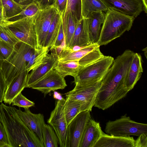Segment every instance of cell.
Here are the masks:
<instances>
[{
    "instance_id": "cell-1",
    "label": "cell",
    "mask_w": 147,
    "mask_h": 147,
    "mask_svg": "<svg viewBox=\"0 0 147 147\" xmlns=\"http://www.w3.org/2000/svg\"><path fill=\"white\" fill-rule=\"evenodd\" d=\"M134 53L127 50L114 60L102 79L94 106L104 110L126 95L125 81Z\"/></svg>"
},
{
    "instance_id": "cell-2",
    "label": "cell",
    "mask_w": 147,
    "mask_h": 147,
    "mask_svg": "<svg viewBox=\"0 0 147 147\" xmlns=\"http://www.w3.org/2000/svg\"><path fill=\"white\" fill-rule=\"evenodd\" d=\"M0 121L5 130L9 147H44L36 134L19 117L15 107L1 103Z\"/></svg>"
},
{
    "instance_id": "cell-3",
    "label": "cell",
    "mask_w": 147,
    "mask_h": 147,
    "mask_svg": "<svg viewBox=\"0 0 147 147\" xmlns=\"http://www.w3.org/2000/svg\"><path fill=\"white\" fill-rule=\"evenodd\" d=\"M135 18L109 9L105 13L99 40L100 46L106 45L131 28Z\"/></svg>"
},
{
    "instance_id": "cell-4",
    "label": "cell",
    "mask_w": 147,
    "mask_h": 147,
    "mask_svg": "<svg viewBox=\"0 0 147 147\" xmlns=\"http://www.w3.org/2000/svg\"><path fill=\"white\" fill-rule=\"evenodd\" d=\"M17 50L1 67L7 87L21 73L26 70V67L36 49L27 44L20 41L17 43Z\"/></svg>"
},
{
    "instance_id": "cell-5",
    "label": "cell",
    "mask_w": 147,
    "mask_h": 147,
    "mask_svg": "<svg viewBox=\"0 0 147 147\" xmlns=\"http://www.w3.org/2000/svg\"><path fill=\"white\" fill-rule=\"evenodd\" d=\"M102 80L89 83L77 82L72 90L65 93L66 98L79 103L81 111L91 112L94 106Z\"/></svg>"
},
{
    "instance_id": "cell-6",
    "label": "cell",
    "mask_w": 147,
    "mask_h": 147,
    "mask_svg": "<svg viewBox=\"0 0 147 147\" xmlns=\"http://www.w3.org/2000/svg\"><path fill=\"white\" fill-rule=\"evenodd\" d=\"M105 131L108 134L114 136H138L142 133L147 134V124L133 121L125 114L120 118L107 122Z\"/></svg>"
},
{
    "instance_id": "cell-7",
    "label": "cell",
    "mask_w": 147,
    "mask_h": 147,
    "mask_svg": "<svg viewBox=\"0 0 147 147\" xmlns=\"http://www.w3.org/2000/svg\"><path fill=\"white\" fill-rule=\"evenodd\" d=\"M114 59L110 56H104L94 63L83 67L74 77V82L89 83L102 80L111 66Z\"/></svg>"
},
{
    "instance_id": "cell-8",
    "label": "cell",
    "mask_w": 147,
    "mask_h": 147,
    "mask_svg": "<svg viewBox=\"0 0 147 147\" xmlns=\"http://www.w3.org/2000/svg\"><path fill=\"white\" fill-rule=\"evenodd\" d=\"M6 25L19 40L37 48V38L35 28L34 16L27 17L14 21H6Z\"/></svg>"
},
{
    "instance_id": "cell-9",
    "label": "cell",
    "mask_w": 147,
    "mask_h": 147,
    "mask_svg": "<svg viewBox=\"0 0 147 147\" xmlns=\"http://www.w3.org/2000/svg\"><path fill=\"white\" fill-rule=\"evenodd\" d=\"M65 100L64 98L56 102L55 108L47 121L55 131L60 147H67V126L64 111Z\"/></svg>"
},
{
    "instance_id": "cell-10",
    "label": "cell",
    "mask_w": 147,
    "mask_h": 147,
    "mask_svg": "<svg viewBox=\"0 0 147 147\" xmlns=\"http://www.w3.org/2000/svg\"><path fill=\"white\" fill-rule=\"evenodd\" d=\"M58 12L53 5L40 10L34 16L37 38V48L43 47L51 24Z\"/></svg>"
},
{
    "instance_id": "cell-11",
    "label": "cell",
    "mask_w": 147,
    "mask_h": 147,
    "mask_svg": "<svg viewBox=\"0 0 147 147\" xmlns=\"http://www.w3.org/2000/svg\"><path fill=\"white\" fill-rule=\"evenodd\" d=\"M90 111L78 114L67 127V147H79L87 124L91 118Z\"/></svg>"
},
{
    "instance_id": "cell-12",
    "label": "cell",
    "mask_w": 147,
    "mask_h": 147,
    "mask_svg": "<svg viewBox=\"0 0 147 147\" xmlns=\"http://www.w3.org/2000/svg\"><path fill=\"white\" fill-rule=\"evenodd\" d=\"M67 86L64 78L53 69L35 83L31 88L41 92L45 97L52 91L63 90Z\"/></svg>"
},
{
    "instance_id": "cell-13",
    "label": "cell",
    "mask_w": 147,
    "mask_h": 147,
    "mask_svg": "<svg viewBox=\"0 0 147 147\" xmlns=\"http://www.w3.org/2000/svg\"><path fill=\"white\" fill-rule=\"evenodd\" d=\"M51 51V53L48 54L42 62L28 74L26 88H31L35 83L54 69L58 61V56L55 49Z\"/></svg>"
},
{
    "instance_id": "cell-14",
    "label": "cell",
    "mask_w": 147,
    "mask_h": 147,
    "mask_svg": "<svg viewBox=\"0 0 147 147\" xmlns=\"http://www.w3.org/2000/svg\"><path fill=\"white\" fill-rule=\"evenodd\" d=\"M109 9L134 17L143 11L141 0H101Z\"/></svg>"
},
{
    "instance_id": "cell-15",
    "label": "cell",
    "mask_w": 147,
    "mask_h": 147,
    "mask_svg": "<svg viewBox=\"0 0 147 147\" xmlns=\"http://www.w3.org/2000/svg\"><path fill=\"white\" fill-rule=\"evenodd\" d=\"M15 110L21 119L30 129L36 134L43 144L42 129L45 123L43 114L32 113L29 108L24 109V111H23L20 108L17 109L15 108Z\"/></svg>"
},
{
    "instance_id": "cell-16",
    "label": "cell",
    "mask_w": 147,
    "mask_h": 147,
    "mask_svg": "<svg viewBox=\"0 0 147 147\" xmlns=\"http://www.w3.org/2000/svg\"><path fill=\"white\" fill-rule=\"evenodd\" d=\"M103 133L99 123L91 118L87 124L79 147H94Z\"/></svg>"
},
{
    "instance_id": "cell-17",
    "label": "cell",
    "mask_w": 147,
    "mask_h": 147,
    "mask_svg": "<svg viewBox=\"0 0 147 147\" xmlns=\"http://www.w3.org/2000/svg\"><path fill=\"white\" fill-rule=\"evenodd\" d=\"M105 13L100 11L93 12L87 18L89 38L92 44L97 43L98 42Z\"/></svg>"
},
{
    "instance_id": "cell-18",
    "label": "cell",
    "mask_w": 147,
    "mask_h": 147,
    "mask_svg": "<svg viewBox=\"0 0 147 147\" xmlns=\"http://www.w3.org/2000/svg\"><path fill=\"white\" fill-rule=\"evenodd\" d=\"M135 142L130 136L109 135L104 133L94 147H134Z\"/></svg>"
},
{
    "instance_id": "cell-19",
    "label": "cell",
    "mask_w": 147,
    "mask_h": 147,
    "mask_svg": "<svg viewBox=\"0 0 147 147\" xmlns=\"http://www.w3.org/2000/svg\"><path fill=\"white\" fill-rule=\"evenodd\" d=\"M29 72L26 70L17 76L7 87L3 101L10 105L13 98L26 88Z\"/></svg>"
},
{
    "instance_id": "cell-20",
    "label": "cell",
    "mask_w": 147,
    "mask_h": 147,
    "mask_svg": "<svg viewBox=\"0 0 147 147\" xmlns=\"http://www.w3.org/2000/svg\"><path fill=\"white\" fill-rule=\"evenodd\" d=\"M143 72L141 56L135 53L125 81V88L128 92L134 88Z\"/></svg>"
},
{
    "instance_id": "cell-21",
    "label": "cell",
    "mask_w": 147,
    "mask_h": 147,
    "mask_svg": "<svg viewBox=\"0 0 147 147\" xmlns=\"http://www.w3.org/2000/svg\"><path fill=\"white\" fill-rule=\"evenodd\" d=\"M89 38L87 18H83L79 22L73 35L69 47H85L91 45Z\"/></svg>"
},
{
    "instance_id": "cell-22",
    "label": "cell",
    "mask_w": 147,
    "mask_h": 147,
    "mask_svg": "<svg viewBox=\"0 0 147 147\" xmlns=\"http://www.w3.org/2000/svg\"><path fill=\"white\" fill-rule=\"evenodd\" d=\"M61 17L65 47H69L73 35L80 21L74 16L69 10L66 11Z\"/></svg>"
},
{
    "instance_id": "cell-23",
    "label": "cell",
    "mask_w": 147,
    "mask_h": 147,
    "mask_svg": "<svg viewBox=\"0 0 147 147\" xmlns=\"http://www.w3.org/2000/svg\"><path fill=\"white\" fill-rule=\"evenodd\" d=\"M99 45L97 43L92 44L76 51H73L68 47H64L58 55V61L62 62L70 61H79Z\"/></svg>"
},
{
    "instance_id": "cell-24",
    "label": "cell",
    "mask_w": 147,
    "mask_h": 147,
    "mask_svg": "<svg viewBox=\"0 0 147 147\" xmlns=\"http://www.w3.org/2000/svg\"><path fill=\"white\" fill-rule=\"evenodd\" d=\"M83 67L79 64V61H58L54 69L64 78L67 76H71L74 78Z\"/></svg>"
},
{
    "instance_id": "cell-25",
    "label": "cell",
    "mask_w": 147,
    "mask_h": 147,
    "mask_svg": "<svg viewBox=\"0 0 147 147\" xmlns=\"http://www.w3.org/2000/svg\"><path fill=\"white\" fill-rule=\"evenodd\" d=\"M61 21V16L58 12L51 22L44 44L43 47H47L50 51L56 41Z\"/></svg>"
},
{
    "instance_id": "cell-26",
    "label": "cell",
    "mask_w": 147,
    "mask_h": 147,
    "mask_svg": "<svg viewBox=\"0 0 147 147\" xmlns=\"http://www.w3.org/2000/svg\"><path fill=\"white\" fill-rule=\"evenodd\" d=\"M109 9L101 0H82L83 18H88L93 12L102 11L106 13Z\"/></svg>"
},
{
    "instance_id": "cell-27",
    "label": "cell",
    "mask_w": 147,
    "mask_h": 147,
    "mask_svg": "<svg viewBox=\"0 0 147 147\" xmlns=\"http://www.w3.org/2000/svg\"><path fill=\"white\" fill-rule=\"evenodd\" d=\"M64 111L67 127L72 120L81 112L80 105L78 102L66 97Z\"/></svg>"
},
{
    "instance_id": "cell-28",
    "label": "cell",
    "mask_w": 147,
    "mask_h": 147,
    "mask_svg": "<svg viewBox=\"0 0 147 147\" xmlns=\"http://www.w3.org/2000/svg\"><path fill=\"white\" fill-rule=\"evenodd\" d=\"M42 136L44 147H58L59 141L58 137L52 127L46 123L42 129Z\"/></svg>"
},
{
    "instance_id": "cell-29",
    "label": "cell",
    "mask_w": 147,
    "mask_h": 147,
    "mask_svg": "<svg viewBox=\"0 0 147 147\" xmlns=\"http://www.w3.org/2000/svg\"><path fill=\"white\" fill-rule=\"evenodd\" d=\"M1 0L2 6L5 11L6 21L19 14L24 9L27 4L22 5L14 0Z\"/></svg>"
},
{
    "instance_id": "cell-30",
    "label": "cell",
    "mask_w": 147,
    "mask_h": 147,
    "mask_svg": "<svg viewBox=\"0 0 147 147\" xmlns=\"http://www.w3.org/2000/svg\"><path fill=\"white\" fill-rule=\"evenodd\" d=\"M49 51L47 47H45L36 49L27 65L26 70L29 72L39 65L43 61Z\"/></svg>"
},
{
    "instance_id": "cell-31",
    "label": "cell",
    "mask_w": 147,
    "mask_h": 147,
    "mask_svg": "<svg viewBox=\"0 0 147 147\" xmlns=\"http://www.w3.org/2000/svg\"><path fill=\"white\" fill-rule=\"evenodd\" d=\"M40 10L38 5L32 1L27 4L24 9L19 14L7 21H14L24 18L32 17L37 14Z\"/></svg>"
},
{
    "instance_id": "cell-32",
    "label": "cell",
    "mask_w": 147,
    "mask_h": 147,
    "mask_svg": "<svg viewBox=\"0 0 147 147\" xmlns=\"http://www.w3.org/2000/svg\"><path fill=\"white\" fill-rule=\"evenodd\" d=\"M100 46L96 47L79 61V64L85 66L92 63L104 57L100 49Z\"/></svg>"
},
{
    "instance_id": "cell-33",
    "label": "cell",
    "mask_w": 147,
    "mask_h": 147,
    "mask_svg": "<svg viewBox=\"0 0 147 147\" xmlns=\"http://www.w3.org/2000/svg\"><path fill=\"white\" fill-rule=\"evenodd\" d=\"M17 44L15 45H11L0 40V69L3 63L8 60L17 51Z\"/></svg>"
},
{
    "instance_id": "cell-34",
    "label": "cell",
    "mask_w": 147,
    "mask_h": 147,
    "mask_svg": "<svg viewBox=\"0 0 147 147\" xmlns=\"http://www.w3.org/2000/svg\"><path fill=\"white\" fill-rule=\"evenodd\" d=\"M0 40L12 45H15L20 41L4 24L0 25Z\"/></svg>"
},
{
    "instance_id": "cell-35",
    "label": "cell",
    "mask_w": 147,
    "mask_h": 147,
    "mask_svg": "<svg viewBox=\"0 0 147 147\" xmlns=\"http://www.w3.org/2000/svg\"><path fill=\"white\" fill-rule=\"evenodd\" d=\"M68 10L78 21H80L83 18L82 0H67L65 11Z\"/></svg>"
},
{
    "instance_id": "cell-36",
    "label": "cell",
    "mask_w": 147,
    "mask_h": 147,
    "mask_svg": "<svg viewBox=\"0 0 147 147\" xmlns=\"http://www.w3.org/2000/svg\"><path fill=\"white\" fill-rule=\"evenodd\" d=\"M11 104L12 106H16L19 108L27 109L34 106L35 103L28 100L20 92L13 98Z\"/></svg>"
},
{
    "instance_id": "cell-37",
    "label": "cell",
    "mask_w": 147,
    "mask_h": 147,
    "mask_svg": "<svg viewBox=\"0 0 147 147\" xmlns=\"http://www.w3.org/2000/svg\"><path fill=\"white\" fill-rule=\"evenodd\" d=\"M67 0H55L53 5L58 13L61 16L65 11Z\"/></svg>"
},
{
    "instance_id": "cell-38",
    "label": "cell",
    "mask_w": 147,
    "mask_h": 147,
    "mask_svg": "<svg viewBox=\"0 0 147 147\" xmlns=\"http://www.w3.org/2000/svg\"><path fill=\"white\" fill-rule=\"evenodd\" d=\"M0 147H9L7 135L4 128L0 121Z\"/></svg>"
},
{
    "instance_id": "cell-39",
    "label": "cell",
    "mask_w": 147,
    "mask_h": 147,
    "mask_svg": "<svg viewBox=\"0 0 147 147\" xmlns=\"http://www.w3.org/2000/svg\"><path fill=\"white\" fill-rule=\"evenodd\" d=\"M64 40V35L62 21L59 31L55 43L50 50L60 46Z\"/></svg>"
},
{
    "instance_id": "cell-40",
    "label": "cell",
    "mask_w": 147,
    "mask_h": 147,
    "mask_svg": "<svg viewBox=\"0 0 147 147\" xmlns=\"http://www.w3.org/2000/svg\"><path fill=\"white\" fill-rule=\"evenodd\" d=\"M7 88V84L2 71L0 69V103L3 101L5 91Z\"/></svg>"
},
{
    "instance_id": "cell-41",
    "label": "cell",
    "mask_w": 147,
    "mask_h": 147,
    "mask_svg": "<svg viewBox=\"0 0 147 147\" xmlns=\"http://www.w3.org/2000/svg\"><path fill=\"white\" fill-rule=\"evenodd\" d=\"M134 147H147V134L142 133L135 140Z\"/></svg>"
},
{
    "instance_id": "cell-42",
    "label": "cell",
    "mask_w": 147,
    "mask_h": 147,
    "mask_svg": "<svg viewBox=\"0 0 147 147\" xmlns=\"http://www.w3.org/2000/svg\"><path fill=\"white\" fill-rule=\"evenodd\" d=\"M55 0H32L38 6L40 9H42L53 5Z\"/></svg>"
},
{
    "instance_id": "cell-43",
    "label": "cell",
    "mask_w": 147,
    "mask_h": 147,
    "mask_svg": "<svg viewBox=\"0 0 147 147\" xmlns=\"http://www.w3.org/2000/svg\"><path fill=\"white\" fill-rule=\"evenodd\" d=\"M6 20L5 11L4 8L2 6L0 7V25L4 24Z\"/></svg>"
},
{
    "instance_id": "cell-44",
    "label": "cell",
    "mask_w": 147,
    "mask_h": 147,
    "mask_svg": "<svg viewBox=\"0 0 147 147\" xmlns=\"http://www.w3.org/2000/svg\"><path fill=\"white\" fill-rule=\"evenodd\" d=\"M53 97L54 99L58 100H61L64 98L60 93L55 91H54Z\"/></svg>"
},
{
    "instance_id": "cell-45",
    "label": "cell",
    "mask_w": 147,
    "mask_h": 147,
    "mask_svg": "<svg viewBox=\"0 0 147 147\" xmlns=\"http://www.w3.org/2000/svg\"><path fill=\"white\" fill-rule=\"evenodd\" d=\"M143 6V10L145 12L147 13V0H141Z\"/></svg>"
},
{
    "instance_id": "cell-46",
    "label": "cell",
    "mask_w": 147,
    "mask_h": 147,
    "mask_svg": "<svg viewBox=\"0 0 147 147\" xmlns=\"http://www.w3.org/2000/svg\"><path fill=\"white\" fill-rule=\"evenodd\" d=\"M16 2L19 3V4L22 5H24L28 4L27 2L29 1L30 0H14Z\"/></svg>"
},
{
    "instance_id": "cell-47",
    "label": "cell",
    "mask_w": 147,
    "mask_h": 147,
    "mask_svg": "<svg viewBox=\"0 0 147 147\" xmlns=\"http://www.w3.org/2000/svg\"><path fill=\"white\" fill-rule=\"evenodd\" d=\"M2 6H3L1 3V0H0V7Z\"/></svg>"
}]
</instances>
